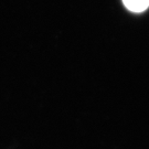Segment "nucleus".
<instances>
[{
	"label": "nucleus",
	"mask_w": 149,
	"mask_h": 149,
	"mask_svg": "<svg viewBox=\"0 0 149 149\" xmlns=\"http://www.w3.org/2000/svg\"><path fill=\"white\" fill-rule=\"evenodd\" d=\"M125 7L133 12H143L149 7V0H123Z\"/></svg>",
	"instance_id": "obj_1"
}]
</instances>
